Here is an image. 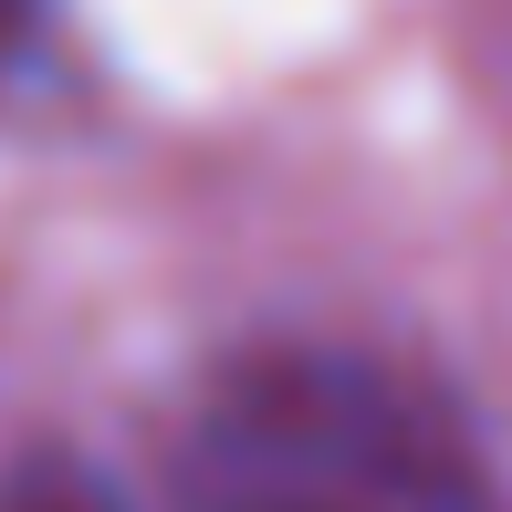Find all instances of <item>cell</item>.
<instances>
[{"instance_id":"3","label":"cell","mask_w":512,"mask_h":512,"mask_svg":"<svg viewBox=\"0 0 512 512\" xmlns=\"http://www.w3.org/2000/svg\"><path fill=\"white\" fill-rule=\"evenodd\" d=\"M0 512H126L105 471H84V460H32V471L0 492Z\"/></svg>"},{"instance_id":"1","label":"cell","mask_w":512,"mask_h":512,"mask_svg":"<svg viewBox=\"0 0 512 512\" xmlns=\"http://www.w3.org/2000/svg\"><path fill=\"white\" fill-rule=\"evenodd\" d=\"M209 512H471L450 418L377 356H251L199 408Z\"/></svg>"},{"instance_id":"2","label":"cell","mask_w":512,"mask_h":512,"mask_svg":"<svg viewBox=\"0 0 512 512\" xmlns=\"http://www.w3.org/2000/svg\"><path fill=\"white\" fill-rule=\"evenodd\" d=\"M84 95L63 0H0V126H42Z\"/></svg>"}]
</instances>
